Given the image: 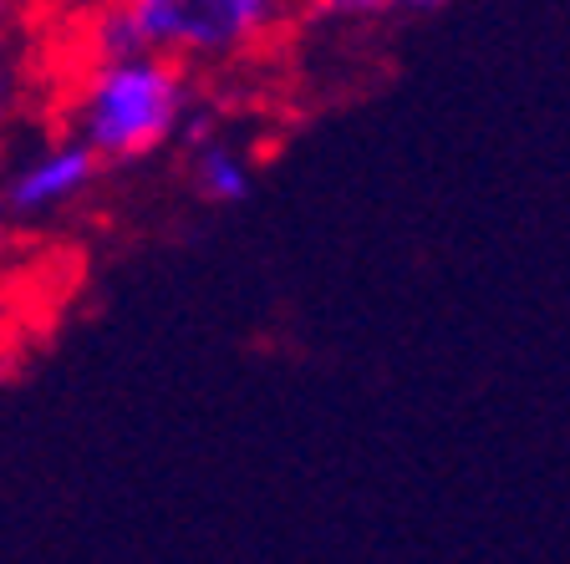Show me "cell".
<instances>
[{"instance_id":"obj_4","label":"cell","mask_w":570,"mask_h":564,"mask_svg":"<svg viewBox=\"0 0 570 564\" xmlns=\"http://www.w3.org/2000/svg\"><path fill=\"white\" fill-rule=\"evenodd\" d=\"M189 178L194 194L204 204H245L249 188H255V164H249L245 148H235L229 138H209L199 148H189Z\"/></svg>"},{"instance_id":"obj_1","label":"cell","mask_w":570,"mask_h":564,"mask_svg":"<svg viewBox=\"0 0 570 564\" xmlns=\"http://www.w3.org/2000/svg\"><path fill=\"white\" fill-rule=\"evenodd\" d=\"M199 102L194 71L154 51L97 57L71 97V138L92 148L97 164H142L178 138Z\"/></svg>"},{"instance_id":"obj_7","label":"cell","mask_w":570,"mask_h":564,"mask_svg":"<svg viewBox=\"0 0 570 564\" xmlns=\"http://www.w3.org/2000/svg\"><path fill=\"white\" fill-rule=\"evenodd\" d=\"M16 21V0H0V41H6V31H11Z\"/></svg>"},{"instance_id":"obj_5","label":"cell","mask_w":570,"mask_h":564,"mask_svg":"<svg viewBox=\"0 0 570 564\" xmlns=\"http://www.w3.org/2000/svg\"><path fill=\"white\" fill-rule=\"evenodd\" d=\"M301 11L316 16V21L362 26V21H377V16H387L392 0H301Z\"/></svg>"},{"instance_id":"obj_2","label":"cell","mask_w":570,"mask_h":564,"mask_svg":"<svg viewBox=\"0 0 570 564\" xmlns=\"http://www.w3.org/2000/svg\"><path fill=\"white\" fill-rule=\"evenodd\" d=\"M301 0H112L97 16V57L154 51L178 67H229L281 36Z\"/></svg>"},{"instance_id":"obj_6","label":"cell","mask_w":570,"mask_h":564,"mask_svg":"<svg viewBox=\"0 0 570 564\" xmlns=\"http://www.w3.org/2000/svg\"><path fill=\"white\" fill-rule=\"evenodd\" d=\"M449 0H392V11H443Z\"/></svg>"},{"instance_id":"obj_3","label":"cell","mask_w":570,"mask_h":564,"mask_svg":"<svg viewBox=\"0 0 570 564\" xmlns=\"http://www.w3.org/2000/svg\"><path fill=\"white\" fill-rule=\"evenodd\" d=\"M97 178H102V164L87 142H77L71 132L51 138L0 178V214L6 219H51V214L82 204L97 188Z\"/></svg>"},{"instance_id":"obj_8","label":"cell","mask_w":570,"mask_h":564,"mask_svg":"<svg viewBox=\"0 0 570 564\" xmlns=\"http://www.w3.org/2000/svg\"><path fill=\"white\" fill-rule=\"evenodd\" d=\"M0 239H6V214H0Z\"/></svg>"}]
</instances>
